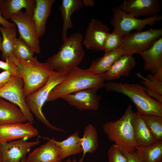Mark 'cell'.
<instances>
[{
  "instance_id": "11",
  "label": "cell",
  "mask_w": 162,
  "mask_h": 162,
  "mask_svg": "<svg viewBox=\"0 0 162 162\" xmlns=\"http://www.w3.org/2000/svg\"><path fill=\"white\" fill-rule=\"evenodd\" d=\"M37 140L28 141L25 139L0 143V152L2 162H21L26 158L31 148L39 144Z\"/></svg>"
},
{
  "instance_id": "19",
  "label": "cell",
  "mask_w": 162,
  "mask_h": 162,
  "mask_svg": "<svg viewBox=\"0 0 162 162\" xmlns=\"http://www.w3.org/2000/svg\"><path fill=\"white\" fill-rule=\"evenodd\" d=\"M36 2V0H2L0 3V12L7 20L25 8V12L32 18Z\"/></svg>"
},
{
  "instance_id": "16",
  "label": "cell",
  "mask_w": 162,
  "mask_h": 162,
  "mask_svg": "<svg viewBox=\"0 0 162 162\" xmlns=\"http://www.w3.org/2000/svg\"><path fill=\"white\" fill-rule=\"evenodd\" d=\"M42 138L48 141L31 152L25 162H62L59 146L52 138Z\"/></svg>"
},
{
  "instance_id": "44",
  "label": "cell",
  "mask_w": 162,
  "mask_h": 162,
  "mask_svg": "<svg viewBox=\"0 0 162 162\" xmlns=\"http://www.w3.org/2000/svg\"><path fill=\"white\" fill-rule=\"evenodd\" d=\"M2 1V0H0V3Z\"/></svg>"
},
{
  "instance_id": "25",
  "label": "cell",
  "mask_w": 162,
  "mask_h": 162,
  "mask_svg": "<svg viewBox=\"0 0 162 162\" xmlns=\"http://www.w3.org/2000/svg\"><path fill=\"white\" fill-rule=\"evenodd\" d=\"M81 138L78 132L76 131L62 141H57L53 138L52 139L60 147L61 152V157L62 160L71 155L82 152Z\"/></svg>"
},
{
  "instance_id": "9",
  "label": "cell",
  "mask_w": 162,
  "mask_h": 162,
  "mask_svg": "<svg viewBox=\"0 0 162 162\" xmlns=\"http://www.w3.org/2000/svg\"><path fill=\"white\" fill-rule=\"evenodd\" d=\"M23 87L22 79L12 75L6 84L0 88V97L17 106L28 122L33 124L34 117L26 102Z\"/></svg>"
},
{
  "instance_id": "37",
  "label": "cell",
  "mask_w": 162,
  "mask_h": 162,
  "mask_svg": "<svg viewBox=\"0 0 162 162\" xmlns=\"http://www.w3.org/2000/svg\"><path fill=\"white\" fill-rule=\"evenodd\" d=\"M0 24L2 26L4 27H12L16 26L13 22H11L5 19L2 15L0 12Z\"/></svg>"
},
{
  "instance_id": "33",
  "label": "cell",
  "mask_w": 162,
  "mask_h": 162,
  "mask_svg": "<svg viewBox=\"0 0 162 162\" xmlns=\"http://www.w3.org/2000/svg\"><path fill=\"white\" fill-rule=\"evenodd\" d=\"M107 155L109 162H127L122 149L115 143L108 149Z\"/></svg>"
},
{
  "instance_id": "12",
  "label": "cell",
  "mask_w": 162,
  "mask_h": 162,
  "mask_svg": "<svg viewBox=\"0 0 162 162\" xmlns=\"http://www.w3.org/2000/svg\"><path fill=\"white\" fill-rule=\"evenodd\" d=\"M109 31L108 26L101 21L92 19L86 29L82 44L92 51L104 50L105 41Z\"/></svg>"
},
{
  "instance_id": "35",
  "label": "cell",
  "mask_w": 162,
  "mask_h": 162,
  "mask_svg": "<svg viewBox=\"0 0 162 162\" xmlns=\"http://www.w3.org/2000/svg\"><path fill=\"white\" fill-rule=\"evenodd\" d=\"M122 151L127 158V162H142L140 156L136 151L133 152Z\"/></svg>"
},
{
  "instance_id": "17",
  "label": "cell",
  "mask_w": 162,
  "mask_h": 162,
  "mask_svg": "<svg viewBox=\"0 0 162 162\" xmlns=\"http://www.w3.org/2000/svg\"><path fill=\"white\" fill-rule=\"evenodd\" d=\"M138 54L144 61V69L155 74L162 68V37L148 49Z\"/></svg>"
},
{
  "instance_id": "30",
  "label": "cell",
  "mask_w": 162,
  "mask_h": 162,
  "mask_svg": "<svg viewBox=\"0 0 162 162\" xmlns=\"http://www.w3.org/2000/svg\"><path fill=\"white\" fill-rule=\"evenodd\" d=\"M140 115L154 138L157 141L162 140V116L152 114Z\"/></svg>"
},
{
  "instance_id": "13",
  "label": "cell",
  "mask_w": 162,
  "mask_h": 162,
  "mask_svg": "<svg viewBox=\"0 0 162 162\" xmlns=\"http://www.w3.org/2000/svg\"><path fill=\"white\" fill-rule=\"evenodd\" d=\"M98 89H86L64 96L61 98L80 111L97 110L99 108V101L101 98L97 93Z\"/></svg>"
},
{
  "instance_id": "43",
  "label": "cell",
  "mask_w": 162,
  "mask_h": 162,
  "mask_svg": "<svg viewBox=\"0 0 162 162\" xmlns=\"http://www.w3.org/2000/svg\"><path fill=\"white\" fill-rule=\"evenodd\" d=\"M0 162H2V158H1V154H0Z\"/></svg>"
},
{
  "instance_id": "4",
  "label": "cell",
  "mask_w": 162,
  "mask_h": 162,
  "mask_svg": "<svg viewBox=\"0 0 162 162\" xmlns=\"http://www.w3.org/2000/svg\"><path fill=\"white\" fill-rule=\"evenodd\" d=\"M106 92H114L129 97L141 115L152 114L162 116V103L149 95L139 83L109 82L104 83Z\"/></svg>"
},
{
  "instance_id": "29",
  "label": "cell",
  "mask_w": 162,
  "mask_h": 162,
  "mask_svg": "<svg viewBox=\"0 0 162 162\" xmlns=\"http://www.w3.org/2000/svg\"><path fill=\"white\" fill-rule=\"evenodd\" d=\"M0 31L2 36V57L5 60L12 55L14 42L16 38V26L4 27L0 26Z\"/></svg>"
},
{
  "instance_id": "38",
  "label": "cell",
  "mask_w": 162,
  "mask_h": 162,
  "mask_svg": "<svg viewBox=\"0 0 162 162\" xmlns=\"http://www.w3.org/2000/svg\"><path fill=\"white\" fill-rule=\"evenodd\" d=\"M83 6L93 7L94 5V1L93 0H82Z\"/></svg>"
},
{
  "instance_id": "32",
  "label": "cell",
  "mask_w": 162,
  "mask_h": 162,
  "mask_svg": "<svg viewBox=\"0 0 162 162\" xmlns=\"http://www.w3.org/2000/svg\"><path fill=\"white\" fill-rule=\"evenodd\" d=\"M123 38L122 34L116 29H114L112 32H109L104 43V54L118 49L122 44Z\"/></svg>"
},
{
  "instance_id": "39",
  "label": "cell",
  "mask_w": 162,
  "mask_h": 162,
  "mask_svg": "<svg viewBox=\"0 0 162 162\" xmlns=\"http://www.w3.org/2000/svg\"><path fill=\"white\" fill-rule=\"evenodd\" d=\"M153 75L156 78L162 80V68H160L155 74Z\"/></svg>"
},
{
  "instance_id": "26",
  "label": "cell",
  "mask_w": 162,
  "mask_h": 162,
  "mask_svg": "<svg viewBox=\"0 0 162 162\" xmlns=\"http://www.w3.org/2000/svg\"><path fill=\"white\" fill-rule=\"evenodd\" d=\"M142 162H162V140L148 146H136Z\"/></svg>"
},
{
  "instance_id": "6",
  "label": "cell",
  "mask_w": 162,
  "mask_h": 162,
  "mask_svg": "<svg viewBox=\"0 0 162 162\" xmlns=\"http://www.w3.org/2000/svg\"><path fill=\"white\" fill-rule=\"evenodd\" d=\"M66 76L56 72L50 76L41 87L26 98V104L32 114L46 127L57 132H65L64 130L53 125L48 121L42 112V108L52 90Z\"/></svg>"
},
{
  "instance_id": "20",
  "label": "cell",
  "mask_w": 162,
  "mask_h": 162,
  "mask_svg": "<svg viewBox=\"0 0 162 162\" xmlns=\"http://www.w3.org/2000/svg\"><path fill=\"white\" fill-rule=\"evenodd\" d=\"M136 65L133 55L124 54L117 59L106 73V80L118 79L122 76H128Z\"/></svg>"
},
{
  "instance_id": "41",
  "label": "cell",
  "mask_w": 162,
  "mask_h": 162,
  "mask_svg": "<svg viewBox=\"0 0 162 162\" xmlns=\"http://www.w3.org/2000/svg\"><path fill=\"white\" fill-rule=\"evenodd\" d=\"M2 38L0 35V50L1 51L2 50Z\"/></svg>"
},
{
  "instance_id": "18",
  "label": "cell",
  "mask_w": 162,
  "mask_h": 162,
  "mask_svg": "<svg viewBox=\"0 0 162 162\" xmlns=\"http://www.w3.org/2000/svg\"><path fill=\"white\" fill-rule=\"evenodd\" d=\"M55 0H36V5L32 18L39 39L46 31V26Z\"/></svg>"
},
{
  "instance_id": "36",
  "label": "cell",
  "mask_w": 162,
  "mask_h": 162,
  "mask_svg": "<svg viewBox=\"0 0 162 162\" xmlns=\"http://www.w3.org/2000/svg\"><path fill=\"white\" fill-rule=\"evenodd\" d=\"M11 74L9 71H4L0 73V88L4 86L10 80Z\"/></svg>"
},
{
  "instance_id": "21",
  "label": "cell",
  "mask_w": 162,
  "mask_h": 162,
  "mask_svg": "<svg viewBox=\"0 0 162 162\" xmlns=\"http://www.w3.org/2000/svg\"><path fill=\"white\" fill-rule=\"evenodd\" d=\"M132 123L136 146H148L157 141L152 136L144 121L137 112L133 113Z\"/></svg>"
},
{
  "instance_id": "28",
  "label": "cell",
  "mask_w": 162,
  "mask_h": 162,
  "mask_svg": "<svg viewBox=\"0 0 162 162\" xmlns=\"http://www.w3.org/2000/svg\"><path fill=\"white\" fill-rule=\"evenodd\" d=\"M136 75L142 80L141 82L144 86V89L146 90L147 94L162 103V80L156 78L152 74H148L147 77L140 73Z\"/></svg>"
},
{
  "instance_id": "27",
  "label": "cell",
  "mask_w": 162,
  "mask_h": 162,
  "mask_svg": "<svg viewBox=\"0 0 162 162\" xmlns=\"http://www.w3.org/2000/svg\"><path fill=\"white\" fill-rule=\"evenodd\" d=\"M81 144L83 150L81 158L82 160L86 153H93L98 149L99 145L98 133L92 124H89L85 127L83 136L81 138Z\"/></svg>"
},
{
  "instance_id": "2",
  "label": "cell",
  "mask_w": 162,
  "mask_h": 162,
  "mask_svg": "<svg viewBox=\"0 0 162 162\" xmlns=\"http://www.w3.org/2000/svg\"><path fill=\"white\" fill-rule=\"evenodd\" d=\"M83 39L80 33H73L63 41L58 52L48 58L45 63L58 73L67 75L84 58Z\"/></svg>"
},
{
  "instance_id": "34",
  "label": "cell",
  "mask_w": 162,
  "mask_h": 162,
  "mask_svg": "<svg viewBox=\"0 0 162 162\" xmlns=\"http://www.w3.org/2000/svg\"><path fill=\"white\" fill-rule=\"evenodd\" d=\"M0 68L9 72L12 75L21 78L17 66L12 62L0 60Z\"/></svg>"
},
{
  "instance_id": "10",
  "label": "cell",
  "mask_w": 162,
  "mask_h": 162,
  "mask_svg": "<svg viewBox=\"0 0 162 162\" xmlns=\"http://www.w3.org/2000/svg\"><path fill=\"white\" fill-rule=\"evenodd\" d=\"M10 19L18 28L19 38L29 46L34 52L39 53L41 50L40 41L32 18L25 12L21 10Z\"/></svg>"
},
{
  "instance_id": "24",
  "label": "cell",
  "mask_w": 162,
  "mask_h": 162,
  "mask_svg": "<svg viewBox=\"0 0 162 162\" xmlns=\"http://www.w3.org/2000/svg\"><path fill=\"white\" fill-rule=\"evenodd\" d=\"M123 55L119 49L104 54L103 56L93 60L88 69L93 74L105 73L113 63Z\"/></svg>"
},
{
  "instance_id": "14",
  "label": "cell",
  "mask_w": 162,
  "mask_h": 162,
  "mask_svg": "<svg viewBox=\"0 0 162 162\" xmlns=\"http://www.w3.org/2000/svg\"><path fill=\"white\" fill-rule=\"evenodd\" d=\"M38 131L33 124L27 122L0 125V143L37 136Z\"/></svg>"
},
{
  "instance_id": "5",
  "label": "cell",
  "mask_w": 162,
  "mask_h": 162,
  "mask_svg": "<svg viewBox=\"0 0 162 162\" xmlns=\"http://www.w3.org/2000/svg\"><path fill=\"white\" fill-rule=\"evenodd\" d=\"M133 113L132 106L130 105L120 118L106 122L103 126V130L109 140L123 151L128 152H135L136 146L132 123Z\"/></svg>"
},
{
  "instance_id": "31",
  "label": "cell",
  "mask_w": 162,
  "mask_h": 162,
  "mask_svg": "<svg viewBox=\"0 0 162 162\" xmlns=\"http://www.w3.org/2000/svg\"><path fill=\"white\" fill-rule=\"evenodd\" d=\"M33 50L21 38H15L13 46V55L17 59L24 60L32 58Z\"/></svg>"
},
{
  "instance_id": "7",
  "label": "cell",
  "mask_w": 162,
  "mask_h": 162,
  "mask_svg": "<svg viewBox=\"0 0 162 162\" xmlns=\"http://www.w3.org/2000/svg\"><path fill=\"white\" fill-rule=\"evenodd\" d=\"M112 16L110 20L114 29L119 31L124 37L129 35L132 30L142 31L148 25H154L162 20V16L158 15L140 19L119 8L115 7L112 9Z\"/></svg>"
},
{
  "instance_id": "1",
  "label": "cell",
  "mask_w": 162,
  "mask_h": 162,
  "mask_svg": "<svg viewBox=\"0 0 162 162\" xmlns=\"http://www.w3.org/2000/svg\"><path fill=\"white\" fill-rule=\"evenodd\" d=\"M106 73L95 74L87 69L74 68L65 78L52 90L47 101H51L64 96L86 89L103 88Z\"/></svg>"
},
{
  "instance_id": "42",
  "label": "cell",
  "mask_w": 162,
  "mask_h": 162,
  "mask_svg": "<svg viewBox=\"0 0 162 162\" xmlns=\"http://www.w3.org/2000/svg\"><path fill=\"white\" fill-rule=\"evenodd\" d=\"M26 159V158L23 159V160H22L21 162H25Z\"/></svg>"
},
{
  "instance_id": "22",
  "label": "cell",
  "mask_w": 162,
  "mask_h": 162,
  "mask_svg": "<svg viewBox=\"0 0 162 162\" xmlns=\"http://www.w3.org/2000/svg\"><path fill=\"white\" fill-rule=\"evenodd\" d=\"M26 122V118L17 106L0 97V125Z\"/></svg>"
},
{
  "instance_id": "40",
  "label": "cell",
  "mask_w": 162,
  "mask_h": 162,
  "mask_svg": "<svg viewBox=\"0 0 162 162\" xmlns=\"http://www.w3.org/2000/svg\"><path fill=\"white\" fill-rule=\"evenodd\" d=\"M83 160H82L81 158L79 162H83ZM66 162H77L76 158H73L72 160H71L69 158L66 160Z\"/></svg>"
},
{
  "instance_id": "8",
  "label": "cell",
  "mask_w": 162,
  "mask_h": 162,
  "mask_svg": "<svg viewBox=\"0 0 162 162\" xmlns=\"http://www.w3.org/2000/svg\"><path fill=\"white\" fill-rule=\"evenodd\" d=\"M162 37V28H151L145 31H136L124 37L118 48L124 54L133 55L149 48Z\"/></svg>"
},
{
  "instance_id": "15",
  "label": "cell",
  "mask_w": 162,
  "mask_h": 162,
  "mask_svg": "<svg viewBox=\"0 0 162 162\" xmlns=\"http://www.w3.org/2000/svg\"><path fill=\"white\" fill-rule=\"evenodd\" d=\"M161 7L160 0H124L118 7L138 18L158 15Z\"/></svg>"
},
{
  "instance_id": "23",
  "label": "cell",
  "mask_w": 162,
  "mask_h": 162,
  "mask_svg": "<svg viewBox=\"0 0 162 162\" xmlns=\"http://www.w3.org/2000/svg\"><path fill=\"white\" fill-rule=\"evenodd\" d=\"M83 5L82 0H63L59 7V10L63 20L62 34L63 41L68 38V29L73 27L71 16L75 11L81 9Z\"/></svg>"
},
{
  "instance_id": "3",
  "label": "cell",
  "mask_w": 162,
  "mask_h": 162,
  "mask_svg": "<svg viewBox=\"0 0 162 162\" xmlns=\"http://www.w3.org/2000/svg\"><path fill=\"white\" fill-rule=\"evenodd\" d=\"M5 61L12 62L17 66L23 81L26 98L41 87L50 76L56 72L45 62H39L37 57L24 60L18 59L12 55Z\"/></svg>"
}]
</instances>
